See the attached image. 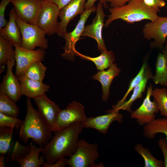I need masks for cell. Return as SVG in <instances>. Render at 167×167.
Wrapping results in <instances>:
<instances>
[{
	"instance_id": "cell-1",
	"label": "cell",
	"mask_w": 167,
	"mask_h": 167,
	"mask_svg": "<svg viewBox=\"0 0 167 167\" xmlns=\"http://www.w3.org/2000/svg\"><path fill=\"white\" fill-rule=\"evenodd\" d=\"M84 128L83 123L79 122L54 132V135L41 153L45 163L53 164L62 158L71 156L77 149L79 135Z\"/></svg>"
},
{
	"instance_id": "cell-2",
	"label": "cell",
	"mask_w": 167,
	"mask_h": 167,
	"mask_svg": "<svg viewBox=\"0 0 167 167\" xmlns=\"http://www.w3.org/2000/svg\"><path fill=\"white\" fill-rule=\"evenodd\" d=\"M27 111L19 129V137L25 144L29 139L40 146L44 147L53 136L52 131L44 122L38 111L32 106L31 98L26 101Z\"/></svg>"
},
{
	"instance_id": "cell-3",
	"label": "cell",
	"mask_w": 167,
	"mask_h": 167,
	"mask_svg": "<svg viewBox=\"0 0 167 167\" xmlns=\"http://www.w3.org/2000/svg\"><path fill=\"white\" fill-rule=\"evenodd\" d=\"M110 14L105 24L108 27L115 20L121 19L127 23L131 24L147 19L153 21L159 16L157 13L159 8L152 9L147 6L143 0H131L120 7L108 9Z\"/></svg>"
},
{
	"instance_id": "cell-4",
	"label": "cell",
	"mask_w": 167,
	"mask_h": 167,
	"mask_svg": "<svg viewBox=\"0 0 167 167\" xmlns=\"http://www.w3.org/2000/svg\"><path fill=\"white\" fill-rule=\"evenodd\" d=\"M16 22L21 34V46L30 50H34L36 47L44 50L48 48V41L45 38L46 33L37 25L29 24L17 15Z\"/></svg>"
},
{
	"instance_id": "cell-5",
	"label": "cell",
	"mask_w": 167,
	"mask_h": 167,
	"mask_svg": "<svg viewBox=\"0 0 167 167\" xmlns=\"http://www.w3.org/2000/svg\"><path fill=\"white\" fill-rule=\"evenodd\" d=\"M98 147L96 143L79 139L76 150L66 159V165L71 167H94L95 162L99 156Z\"/></svg>"
},
{
	"instance_id": "cell-6",
	"label": "cell",
	"mask_w": 167,
	"mask_h": 167,
	"mask_svg": "<svg viewBox=\"0 0 167 167\" xmlns=\"http://www.w3.org/2000/svg\"><path fill=\"white\" fill-rule=\"evenodd\" d=\"M96 10L95 6L84 11L81 15L74 29L71 32H67L63 37L65 40V44L62 49L64 52L61 54L65 59L71 61L74 60L76 54L75 48L77 42L80 39L81 34L85 26L86 21L92 13Z\"/></svg>"
},
{
	"instance_id": "cell-7",
	"label": "cell",
	"mask_w": 167,
	"mask_h": 167,
	"mask_svg": "<svg viewBox=\"0 0 167 167\" xmlns=\"http://www.w3.org/2000/svg\"><path fill=\"white\" fill-rule=\"evenodd\" d=\"M60 10L54 3L49 0H43L38 16L37 25L49 36L57 33Z\"/></svg>"
},
{
	"instance_id": "cell-8",
	"label": "cell",
	"mask_w": 167,
	"mask_h": 167,
	"mask_svg": "<svg viewBox=\"0 0 167 167\" xmlns=\"http://www.w3.org/2000/svg\"><path fill=\"white\" fill-rule=\"evenodd\" d=\"M15 48L16 69L15 76L18 78L23 75L26 70L32 64L36 61H43L45 53L44 49L30 50L16 44H12Z\"/></svg>"
},
{
	"instance_id": "cell-9",
	"label": "cell",
	"mask_w": 167,
	"mask_h": 167,
	"mask_svg": "<svg viewBox=\"0 0 167 167\" xmlns=\"http://www.w3.org/2000/svg\"><path fill=\"white\" fill-rule=\"evenodd\" d=\"M38 112L43 120L52 132L58 131L57 121L60 110L59 106L50 100L45 93L33 98Z\"/></svg>"
},
{
	"instance_id": "cell-10",
	"label": "cell",
	"mask_w": 167,
	"mask_h": 167,
	"mask_svg": "<svg viewBox=\"0 0 167 167\" xmlns=\"http://www.w3.org/2000/svg\"><path fill=\"white\" fill-rule=\"evenodd\" d=\"M142 32L146 39H154L152 47L163 49L167 36V17L159 16L155 21L145 24Z\"/></svg>"
},
{
	"instance_id": "cell-11",
	"label": "cell",
	"mask_w": 167,
	"mask_h": 167,
	"mask_svg": "<svg viewBox=\"0 0 167 167\" xmlns=\"http://www.w3.org/2000/svg\"><path fill=\"white\" fill-rule=\"evenodd\" d=\"M102 3L99 1L96 7V14L90 24L85 26L81 36H87L94 39L97 44L98 50L101 52L107 50L102 35L105 15Z\"/></svg>"
},
{
	"instance_id": "cell-12",
	"label": "cell",
	"mask_w": 167,
	"mask_h": 167,
	"mask_svg": "<svg viewBox=\"0 0 167 167\" xmlns=\"http://www.w3.org/2000/svg\"><path fill=\"white\" fill-rule=\"evenodd\" d=\"M152 85L150 84L148 87L146 96L140 106L131 113V117L136 119V122L140 126H144L156 118V114L159 112L158 106L155 100H151Z\"/></svg>"
},
{
	"instance_id": "cell-13",
	"label": "cell",
	"mask_w": 167,
	"mask_h": 167,
	"mask_svg": "<svg viewBox=\"0 0 167 167\" xmlns=\"http://www.w3.org/2000/svg\"><path fill=\"white\" fill-rule=\"evenodd\" d=\"M84 107L80 103L74 101L69 104L64 109H60L57 117V125L58 131L77 122H83L87 118Z\"/></svg>"
},
{
	"instance_id": "cell-14",
	"label": "cell",
	"mask_w": 167,
	"mask_h": 167,
	"mask_svg": "<svg viewBox=\"0 0 167 167\" xmlns=\"http://www.w3.org/2000/svg\"><path fill=\"white\" fill-rule=\"evenodd\" d=\"M43 0H11L17 15L32 24H37Z\"/></svg>"
},
{
	"instance_id": "cell-15",
	"label": "cell",
	"mask_w": 167,
	"mask_h": 167,
	"mask_svg": "<svg viewBox=\"0 0 167 167\" xmlns=\"http://www.w3.org/2000/svg\"><path fill=\"white\" fill-rule=\"evenodd\" d=\"M15 58L7 61L6 72L0 85V92L16 102L20 99L22 95L19 82L12 72V68L15 64Z\"/></svg>"
},
{
	"instance_id": "cell-16",
	"label": "cell",
	"mask_w": 167,
	"mask_h": 167,
	"mask_svg": "<svg viewBox=\"0 0 167 167\" xmlns=\"http://www.w3.org/2000/svg\"><path fill=\"white\" fill-rule=\"evenodd\" d=\"M87 0H71L59 11V22L58 35L63 37L67 32L66 28L70 21L78 15L82 14L85 11V5Z\"/></svg>"
},
{
	"instance_id": "cell-17",
	"label": "cell",
	"mask_w": 167,
	"mask_h": 167,
	"mask_svg": "<svg viewBox=\"0 0 167 167\" xmlns=\"http://www.w3.org/2000/svg\"><path fill=\"white\" fill-rule=\"evenodd\" d=\"M105 114L87 118L83 122L84 128L94 129L102 134H106L111 123L117 121L121 123L122 122L123 115L119 111L109 110Z\"/></svg>"
},
{
	"instance_id": "cell-18",
	"label": "cell",
	"mask_w": 167,
	"mask_h": 167,
	"mask_svg": "<svg viewBox=\"0 0 167 167\" xmlns=\"http://www.w3.org/2000/svg\"><path fill=\"white\" fill-rule=\"evenodd\" d=\"M120 71V69L117 67L116 63H113L108 70L98 71L92 76L93 79L98 81L101 84L103 101L106 102L108 100L112 82L114 78L119 75Z\"/></svg>"
},
{
	"instance_id": "cell-19",
	"label": "cell",
	"mask_w": 167,
	"mask_h": 167,
	"mask_svg": "<svg viewBox=\"0 0 167 167\" xmlns=\"http://www.w3.org/2000/svg\"><path fill=\"white\" fill-rule=\"evenodd\" d=\"M20 84L22 95L33 99L48 92L50 87L42 81H38L25 77L24 75L17 78Z\"/></svg>"
},
{
	"instance_id": "cell-20",
	"label": "cell",
	"mask_w": 167,
	"mask_h": 167,
	"mask_svg": "<svg viewBox=\"0 0 167 167\" xmlns=\"http://www.w3.org/2000/svg\"><path fill=\"white\" fill-rule=\"evenodd\" d=\"M9 20L6 25L0 29V35L12 44L22 46V37L20 28L16 22L17 14L14 8L9 14Z\"/></svg>"
},
{
	"instance_id": "cell-21",
	"label": "cell",
	"mask_w": 167,
	"mask_h": 167,
	"mask_svg": "<svg viewBox=\"0 0 167 167\" xmlns=\"http://www.w3.org/2000/svg\"><path fill=\"white\" fill-rule=\"evenodd\" d=\"M153 76L151 70L147 65L142 79L133 89V93L130 99L114 111L122 109L131 113L132 111L131 107L133 103L136 100L142 97L143 93L145 92L148 81L152 79Z\"/></svg>"
},
{
	"instance_id": "cell-22",
	"label": "cell",
	"mask_w": 167,
	"mask_h": 167,
	"mask_svg": "<svg viewBox=\"0 0 167 167\" xmlns=\"http://www.w3.org/2000/svg\"><path fill=\"white\" fill-rule=\"evenodd\" d=\"M29 153L24 158L16 160L20 167H40L43 166L45 160L43 156H40L43 147H36L32 143Z\"/></svg>"
},
{
	"instance_id": "cell-23",
	"label": "cell",
	"mask_w": 167,
	"mask_h": 167,
	"mask_svg": "<svg viewBox=\"0 0 167 167\" xmlns=\"http://www.w3.org/2000/svg\"><path fill=\"white\" fill-rule=\"evenodd\" d=\"M76 56L83 59L92 61L96 65L97 69L100 71L109 68L115 61L114 55L112 50L103 51L99 56L96 57L85 56L77 51Z\"/></svg>"
},
{
	"instance_id": "cell-24",
	"label": "cell",
	"mask_w": 167,
	"mask_h": 167,
	"mask_svg": "<svg viewBox=\"0 0 167 167\" xmlns=\"http://www.w3.org/2000/svg\"><path fill=\"white\" fill-rule=\"evenodd\" d=\"M158 133L164 134L167 141V118H155L143 126V135L148 139L154 138Z\"/></svg>"
},
{
	"instance_id": "cell-25",
	"label": "cell",
	"mask_w": 167,
	"mask_h": 167,
	"mask_svg": "<svg viewBox=\"0 0 167 167\" xmlns=\"http://www.w3.org/2000/svg\"><path fill=\"white\" fill-rule=\"evenodd\" d=\"M156 84L166 87L167 85V67L163 53L160 52L158 55L156 65V73L152 78Z\"/></svg>"
},
{
	"instance_id": "cell-26",
	"label": "cell",
	"mask_w": 167,
	"mask_h": 167,
	"mask_svg": "<svg viewBox=\"0 0 167 167\" xmlns=\"http://www.w3.org/2000/svg\"><path fill=\"white\" fill-rule=\"evenodd\" d=\"M135 150L143 159L144 161V167H163L164 162L155 158L150 150L144 147L140 143H138L134 146Z\"/></svg>"
},
{
	"instance_id": "cell-27",
	"label": "cell",
	"mask_w": 167,
	"mask_h": 167,
	"mask_svg": "<svg viewBox=\"0 0 167 167\" xmlns=\"http://www.w3.org/2000/svg\"><path fill=\"white\" fill-rule=\"evenodd\" d=\"M15 103L4 94L0 92V112L17 118L19 110Z\"/></svg>"
},
{
	"instance_id": "cell-28",
	"label": "cell",
	"mask_w": 167,
	"mask_h": 167,
	"mask_svg": "<svg viewBox=\"0 0 167 167\" xmlns=\"http://www.w3.org/2000/svg\"><path fill=\"white\" fill-rule=\"evenodd\" d=\"M46 70V67L41 61H36L28 67L23 75L30 79L42 81L45 76Z\"/></svg>"
},
{
	"instance_id": "cell-29",
	"label": "cell",
	"mask_w": 167,
	"mask_h": 167,
	"mask_svg": "<svg viewBox=\"0 0 167 167\" xmlns=\"http://www.w3.org/2000/svg\"><path fill=\"white\" fill-rule=\"evenodd\" d=\"M13 45L0 35V64L4 66L8 60L15 58Z\"/></svg>"
},
{
	"instance_id": "cell-30",
	"label": "cell",
	"mask_w": 167,
	"mask_h": 167,
	"mask_svg": "<svg viewBox=\"0 0 167 167\" xmlns=\"http://www.w3.org/2000/svg\"><path fill=\"white\" fill-rule=\"evenodd\" d=\"M152 96L157 103L161 114L167 118V90L165 88H155Z\"/></svg>"
},
{
	"instance_id": "cell-31",
	"label": "cell",
	"mask_w": 167,
	"mask_h": 167,
	"mask_svg": "<svg viewBox=\"0 0 167 167\" xmlns=\"http://www.w3.org/2000/svg\"><path fill=\"white\" fill-rule=\"evenodd\" d=\"M147 65L146 62H143L138 73L130 81L128 89L124 96L118 101L116 105L112 106V109H111V110H115L126 101V99L130 92L133 90L142 79Z\"/></svg>"
},
{
	"instance_id": "cell-32",
	"label": "cell",
	"mask_w": 167,
	"mask_h": 167,
	"mask_svg": "<svg viewBox=\"0 0 167 167\" xmlns=\"http://www.w3.org/2000/svg\"><path fill=\"white\" fill-rule=\"evenodd\" d=\"M14 128L0 127V153L5 155L10 146Z\"/></svg>"
},
{
	"instance_id": "cell-33",
	"label": "cell",
	"mask_w": 167,
	"mask_h": 167,
	"mask_svg": "<svg viewBox=\"0 0 167 167\" xmlns=\"http://www.w3.org/2000/svg\"><path fill=\"white\" fill-rule=\"evenodd\" d=\"M30 143L24 146L17 141L15 143L11 156L12 161H16L17 159L24 157L29 152L31 149Z\"/></svg>"
},
{
	"instance_id": "cell-34",
	"label": "cell",
	"mask_w": 167,
	"mask_h": 167,
	"mask_svg": "<svg viewBox=\"0 0 167 167\" xmlns=\"http://www.w3.org/2000/svg\"><path fill=\"white\" fill-rule=\"evenodd\" d=\"M23 121L17 117L6 115L0 112V127H8L19 129Z\"/></svg>"
},
{
	"instance_id": "cell-35",
	"label": "cell",
	"mask_w": 167,
	"mask_h": 167,
	"mask_svg": "<svg viewBox=\"0 0 167 167\" xmlns=\"http://www.w3.org/2000/svg\"><path fill=\"white\" fill-rule=\"evenodd\" d=\"M11 0H2L0 3V29L6 26L8 21L5 18V12L6 8Z\"/></svg>"
},
{
	"instance_id": "cell-36",
	"label": "cell",
	"mask_w": 167,
	"mask_h": 167,
	"mask_svg": "<svg viewBox=\"0 0 167 167\" xmlns=\"http://www.w3.org/2000/svg\"><path fill=\"white\" fill-rule=\"evenodd\" d=\"M144 4L152 9H158L164 7L165 3L163 0H143Z\"/></svg>"
},
{
	"instance_id": "cell-37",
	"label": "cell",
	"mask_w": 167,
	"mask_h": 167,
	"mask_svg": "<svg viewBox=\"0 0 167 167\" xmlns=\"http://www.w3.org/2000/svg\"><path fill=\"white\" fill-rule=\"evenodd\" d=\"M158 144L163 153L164 157V166L167 167V141L163 138L160 139Z\"/></svg>"
},
{
	"instance_id": "cell-38",
	"label": "cell",
	"mask_w": 167,
	"mask_h": 167,
	"mask_svg": "<svg viewBox=\"0 0 167 167\" xmlns=\"http://www.w3.org/2000/svg\"><path fill=\"white\" fill-rule=\"evenodd\" d=\"M97 0H99L102 3L104 8H108V6L106 0H87L85 5V10L90 9L95 6L94 3Z\"/></svg>"
},
{
	"instance_id": "cell-39",
	"label": "cell",
	"mask_w": 167,
	"mask_h": 167,
	"mask_svg": "<svg viewBox=\"0 0 167 167\" xmlns=\"http://www.w3.org/2000/svg\"><path fill=\"white\" fill-rule=\"evenodd\" d=\"M66 158H62L53 164H48L45 163L43 166L44 167H63L67 165L66 164Z\"/></svg>"
},
{
	"instance_id": "cell-40",
	"label": "cell",
	"mask_w": 167,
	"mask_h": 167,
	"mask_svg": "<svg viewBox=\"0 0 167 167\" xmlns=\"http://www.w3.org/2000/svg\"><path fill=\"white\" fill-rule=\"evenodd\" d=\"M131 0H106L109 3L110 7H120L126 4Z\"/></svg>"
},
{
	"instance_id": "cell-41",
	"label": "cell",
	"mask_w": 167,
	"mask_h": 167,
	"mask_svg": "<svg viewBox=\"0 0 167 167\" xmlns=\"http://www.w3.org/2000/svg\"><path fill=\"white\" fill-rule=\"evenodd\" d=\"M57 5L60 9L66 5L71 0H49Z\"/></svg>"
},
{
	"instance_id": "cell-42",
	"label": "cell",
	"mask_w": 167,
	"mask_h": 167,
	"mask_svg": "<svg viewBox=\"0 0 167 167\" xmlns=\"http://www.w3.org/2000/svg\"><path fill=\"white\" fill-rule=\"evenodd\" d=\"M5 156L3 155L0 156V167H3L5 166Z\"/></svg>"
},
{
	"instance_id": "cell-43",
	"label": "cell",
	"mask_w": 167,
	"mask_h": 167,
	"mask_svg": "<svg viewBox=\"0 0 167 167\" xmlns=\"http://www.w3.org/2000/svg\"><path fill=\"white\" fill-rule=\"evenodd\" d=\"M163 54L166 60V66L167 67V41L165 44V46L164 47L163 49Z\"/></svg>"
},
{
	"instance_id": "cell-44",
	"label": "cell",
	"mask_w": 167,
	"mask_h": 167,
	"mask_svg": "<svg viewBox=\"0 0 167 167\" xmlns=\"http://www.w3.org/2000/svg\"></svg>"
},
{
	"instance_id": "cell-45",
	"label": "cell",
	"mask_w": 167,
	"mask_h": 167,
	"mask_svg": "<svg viewBox=\"0 0 167 167\" xmlns=\"http://www.w3.org/2000/svg\"><path fill=\"white\" fill-rule=\"evenodd\" d=\"M166 87H167V86H166Z\"/></svg>"
}]
</instances>
